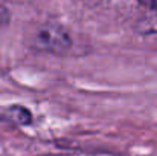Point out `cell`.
<instances>
[{
    "label": "cell",
    "instance_id": "cell-2",
    "mask_svg": "<svg viewBox=\"0 0 157 156\" xmlns=\"http://www.w3.org/2000/svg\"><path fill=\"white\" fill-rule=\"evenodd\" d=\"M9 112H11V118L14 121L20 122V124H28L31 121V113L26 109H23V107H18L17 106V107H12Z\"/></svg>",
    "mask_w": 157,
    "mask_h": 156
},
{
    "label": "cell",
    "instance_id": "cell-3",
    "mask_svg": "<svg viewBox=\"0 0 157 156\" xmlns=\"http://www.w3.org/2000/svg\"><path fill=\"white\" fill-rule=\"evenodd\" d=\"M8 23V12L3 6H0V28Z\"/></svg>",
    "mask_w": 157,
    "mask_h": 156
},
{
    "label": "cell",
    "instance_id": "cell-4",
    "mask_svg": "<svg viewBox=\"0 0 157 156\" xmlns=\"http://www.w3.org/2000/svg\"><path fill=\"white\" fill-rule=\"evenodd\" d=\"M140 3H144L145 6L151 8V9H156L157 11V0H139Z\"/></svg>",
    "mask_w": 157,
    "mask_h": 156
},
{
    "label": "cell",
    "instance_id": "cell-1",
    "mask_svg": "<svg viewBox=\"0 0 157 156\" xmlns=\"http://www.w3.org/2000/svg\"><path fill=\"white\" fill-rule=\"evenodd\" d=\"M70 43L67 34L58 26H44L37 35V45L44 51L59 52Z\"/></svg>",
    "mask_w": 157,
    "mask_h": 156
}]
</instances>
